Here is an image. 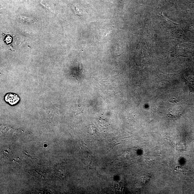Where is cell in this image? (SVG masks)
Returning <instances> with one entry per match:
<instances>
[{"instance_id":"cell-1","label":"cell","mask_w":194,"mask_h":194,"mask_svg":"<svg viewBox=\"0 0 194 194\" xmlns=\"http://www.w3.org/2000/svg\"><path fill=\"white\" fill-rule=\"evenodd\" d=\"M5 100L11 105H14L19 102V98L16 94L9 93L7 94L5 96Z\"/></svg>"},{"instance_id":"cell-2","label":"cell","mask_w":194,"mask_h":194,"mask_svg":"<svg viewBox=\"0 0 194 194\" xmlns=\"http://www.w3.org/2000/svg\"><path fill=\"white\" fill-rule=\"evenodd\" d=\"M150 177L149 174H146L143 177L142 181L145 183H147L150 179Z\"/></svg>"},{"instance_id":"cell-3","label":"cell","mask_w":194,"mask_h":194,"mask_svg":"<svg viewBox=\"0 0 194 194\" xmlns=\"http://www.w3.org/2000/svg\"><path fill=\"white\" fill-rule=\"evenodd\" d=\"M175 170L178 171H180L182 173H185L186 172L187 169L185 167H183L180 166H178L175 169Z\"/></svg>"},{"instance_id":"cell-4","label":"cell","mask_w":194,"mask_h":194,"mask_svg":"<svg viewBox=\"0 0 194 194\" xmlns=\"http://www.w3.org/2000/svg\"><path fill=\"white\" fill-rule=\"evenodd\" d=\"M22 19H23L25 21L29 22L30 23H33L34 22V19L31 18L26 17H22Z\"/></svg>"},{"instance_id":"cell-5","label":"cell","mask_w":194,"mask_h":194,"mask_svg":"<svg viewBox=\"0 0 194 194\" xmlns=\"http://www.w3.org/2000/svg\"><path fill=\"white\" fill-rule=\"evenodd\" d=\"M5 41H6L7 43H10L11 42L12 38L8 36V37H6V39H5Z\"/></svg>"}]
</instances>
